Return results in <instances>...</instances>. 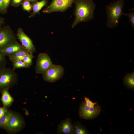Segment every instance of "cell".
Returning <instances> with one entry per match:
<instances>
[{
    "label": "cell",
    "instance_id": "cell-2",
    "mask_svg": "<svg viewBox=\"0 0 134 134\" xmlns=\"http://www.w3.org/2000/svg\"><path fill=\"white\" fill-rule=\"evenodd\" d=\"M124 4V0H118L106 6L108 27L113 28L117 26L120 17L124 13L123 10Z\"/></svg>",
    "mask_w": 134,
    "mask_h": 134
},
{
    "label": "cell",
    "instance_id": "cell-24",
    "mask_svg": "<svg viewBox=\"0 0 134 134\" xmlns=\"http://www.w3.org/2000/svg\"><path fill=\"white\" fill-rule=\"evenodd\" d=\"M6 10L4 6L3 0H0V13H5Z\"/></svg>",
    "mask_w": 134,
    "mask_h": 134
},
{
    "label": "cell",
    "instance_id": "cell-18",
    "mask_svg": "<svg viewBox=\"0 0 134 134\" xmlns=\"http://www.w3.org/2000/svg\"><path fill=\"white\" fill-rule=\"evenodd\" d=\"M73 132L76 134H85L87 133V132L83 126L78 123H76L73 127Z\"/></svg>",
    "mask_w": 134,
    "mask_h": 134
},
{
    "label": "cell",
    "instance_id": "cell-25",
    "mask_svg": "<svg viewBox=\"0 0 134 134\" xmlns=\"http://www.w3.org/2000/svg\"><path fill=\"white\" fill-rule=\"evenodd\" d=\"M7 63V61L6 60L0 62V72L2 69L6 67Z\"/></svg>",
    "mask_w": 134,
    "mask_h": 134
},
{
    "label": "cell",
    "instance_id": "cell-17",
    "mask_svg": "<svg viewBox=\"0 0 134 134\" xmlns=\"http://www.w3.org/2000/svg\"><path fill=\"white\" fill-rule=\"evenodd\" d=\"M47 3V1L46 0H42L35 3L33 6L34 13L35 14L38 13Z\"/></svg>",
    "mask_w": 134,
    "mask_h": 134
},
{
    "label": "cell",
    "instance_id": "cell-11",
    "mask_svg": "<svg viewBox=\"0 0 134 134\" xmlns=\"http://www.w3.org/2000/svg\"><path fill=\"white\" fill-rule=\"evenodd\" d=\"M59 133L70 134L73 133V126L71 119L67 118L62 121L58 128Z\"/></svg>",
    "mask_w": 134,
    "mask_h": 134
},
{
    "label": "cell",
    "instance_id": "cell-23",
    "mask_svg": "<svg viewBox=\"0 0 134 134\" xmlns=\"http://www.w3.org/2000/svg\"><path fill=\"white\" fill-rule=\"evenodd\" d=\"M85 103L86 105L90 107H94L96 105V103H94L91 101L88 98L85 97Z\"/></svg>",
    "mask_w": 134,
    "mask_h": 134
},
{
    "label": "cell",
    "instance_id": "cell-27",
    "mask_svg": "<svg viewBox=\"0 0 134 134\" xmlns=\"http://www.w3.org/2000/svg\"><path fill=\"white\" fill-rule=\"evenodd\" d=\"M10 0H3L4 6L6 9L8 5Z\"/></svg>",
    "mask_w": 134,
    "mask_h": 134
},
{
    "label": "cell",
    "instance_id": "cell-28",
    "mask_svg": "<svg viewBox=\"0 0 134 134\" xmlns=\"http://www.w3.org/2000/svg\"><path fill=\"white\" fill-rule=\"evenodd\" d=\"M5 56L0 51V62L6 60Z\"/></svg>",
    "mask_w": 134,
    "mask_h": 134
},
{
    "label": "cell",
    "instance_id": "cell-6",
    "mask_svg": "<svg viewBox=\"0 0 134 134\" xmlns=\"http://www.w3.org/2000/svg\"><path fill=\"white\" fill-rule=\"evenodd\" d=\"M75 0H53L43 12L51 13L55 12H63L70 7Z\"/></svg>",
    "mask_w": 134,
    "mask_h": 134
},
{
    "label": "cell",
    "instance_id": "cell-21",
    "mask_svg": "<svg viewBox=\"0 0 134 134\" xmlns=\"http://www.w3.org/2000/svg\"><path fill=\"white\" fill-rule=\"evenodd\" d=\"M124 15L127 16L129 18V21L130 22L133 29H134V12H131L128 13H124Z\"/></svg>",
    "mask_w": 134,
    "mask_h": 134
},
{
    "label": "cell",
    "instance_id": "cell-5",
    "mask_svg": "<svg viewBox=\"0 0 134 134\" xmlns=\"http://www.w3.org/2000/svg\"><path fill=\"white\" fill-rule=\"evenodd\" d=\"M64 69L60 65H53L46 72L42 74L43 79L45 81L54 82L59 80L63 77Z\"/></svg>",
    "mask_w": 134,
    "mask_h": 134
},
{
    "label": "cell",
    "instance_id": "cell-15",
    "mask_svg": "<svg viewBox=\"0 0 134 134\" xmlns=\"http://www.w3.org/2000/svg\"><path fill=\"white\" fill-rule=\"evenodd\" d=\"M12 113L7 111L0 118V127L8 130L9 120Z\"/></svg>",
    "mask_w": 134,
    "mask_h": 134
},
{
    "label": "cell",
    "instance_id": "cell-20",
    "mask_svg": "<svg viewBox=\"0 0 134 134\" xmlns=\"http://www.w3.org/2000/svg\"><path fill=\"white\" fill-rule=\"evenodd\" d=\"M33 54H29L25 56L22 61L30 67L33 64Z\"/></svg>",
    "mask_w": 134,
    "mask_h": 134
},
{
    "label": "cell",
    "instance_id": "cell-22",
    "mask_svg": "<svg viewBox=\"0 0 134 134\" xmlns=\"http://www.w3.org/2000/svg\"><path fill=\"white\" fill-rule=\"evenodd\" d=\"M23 7L24 9L29 11L32 9V6L29 1L28 0H25L23 4Z\"/></svg>",
    "mask_w": 134,
    "mask_h": 134
},
{
    "label": "cell",
    "instance_id": "cell-29",
    "mask_svg": "<svg viewBox=\"0 0 134 134\" xmlns=\"http://www.w3.org/2000/svg\"><path fill=\"white\" fill-rule=\"evenodd\" d=\"M22 0H13V2L15 4H18Z\"/></svg>",
    "mask_w": 134,
    "mask_h": 134
},
{
    "label": "cell",
    "instance_id": "cell-19",
    "mask_svg": "<svg viewBox=\"0 0 134 134\" xmlns=\"http://www.w3.org/2000/svg\"><path fill=\"white\" fill-rule=\"evenodd\" d=\"M13 68L15 69L20 68H29L30 67L22 60H19L12 62Z\"/></svg>",
    "mask_w": 134,
    "mask_h": 134
},
{
    "label": "cell",
    "instance_id": "cell-30",
    "mask_svg": "<svg viewBox=\"0 0 134 134\" xmlns=\"http://www.w3.org/2000/svg\"><path fill=\"white\" fill-rule=\"evenodd\" d=\"M3 22V19L0 17V27Z\"/></svg>",
    "mask_w": 134,
    "mask_h": 134
},
{
    "label": "cell",
    "instance_id": "cell-16",
    "mask_svg": "<svg viewBox=\"0 0 134 134\" xmlns=\"http://www.w3.org/2000/svg\"><path fill=\"white\" fill-rule=\"evenodd\" d=\"M123 82L127 87L134 89V71L130 73H127L124 76Z\"/></svg>",
    "mask_w": 134,
    "mask_h": 134
},
{
    "label": "cell",
    "instance_id": "cell-31",
    "mask_svg": "<svg viewBox=\"0 0 134 134\" xmlns=\"http://www.w3.org/2000/svg\"><path fill=\"white\" fill-rule=\"evenodd\" d=\"M29 1H31L32 2H34L36 1V0H28Z\"/></svg>",
    "mask_w": 134,
    "mask_h": 134
},
{
    "label": "cell",
    "instance_id": "cell-9",
    "mask_svg": "<svg viewBox=\"0 0 134 134\" xmlns=\"http://www.w3.org/2000/svg\"><path fill=\"white\" fill-rule=\"evenodd\" d=\"M16 42L14 36L7 28L0 30V51L9 45Z\"/></svg>",
    "mask_w": 134,
    "mask_h": 134
},
{
    "label": "cell",
    "instance_id": "cell-10",
    "mask_svg": "<svg viewBox=\"0 0 134 134\" xmlns=\"http://www.w3.org/2000/svg\"><path fill=\"white\" fill-rule=\"evenodd\" d=\"M23 121L20 116L13 113L9 120L8 130L13 132L18 130L23 125Z\"/></svg>",
    "mask_w": 134,
    "mask_h": 134
},
{
    "label": "cell",
    "instance_id": "cell-3",
    "mask_svg": "<svg viewBox=\"0 0 134 134\" xmlns=\"http://www.w3.org/2000/svg\"><path fill=\"white\" fill-rule=\"evenodd\" d=\"M18 76L15 70L13 68H3L0 72V91L8 89L15 85Z\"/></svg>",
    "mask_w": 134,
    "mask_h": 134
},
{
    "label": "cell",
    "instance_id": "cell-1",
    "mask_svg": "<svg viewBox=\"0 0 134 134\" xmlns=\"http://www.w3.org/2000/svg\"><path fill=\"white\" fill-rule=\"evenodd\" d=\"M75 18L71 27L81 22H87L94 18L96 5L93 0H75Z\"/></svg>",
    "mask_w": 134,
    "mask_h": 134
},
{
    "label": "cell",
    "instance_id": "cell-14",
    "mask_svg": "<svg viewBox=\"0 0 134 134\" xmlns=\"http://www.w3.org/2000/svg\"><path fill=\"white\" fill-rule=\"evenodd\" d=\"M30 53L24 48L16 53L8 56L9 59L12 63L19 60H22L24 57Z\"/></svg>",
    "mask_w": 134,
    "mask_h": 134
},
{
    "label": "cell",
    "instance_id": "cell-12",
    "mask_svg": "<svg viewBox=\"0 0 134 134\" xmlns=\"http://www.w3.org/2000/svg\"><path fill=\"white\" fill-rule=\"evenodd\" d=\"M24 48L17 42L8 45L0 52L5 56L13 54L19 51Z\"/></svg>",
    "mask_w": 134,
    "mask_h": 134
},
{
    "label": "cell",
    "instance_id": "cell-8",
    "mask_svg": "<svg viewBox=\"0 0 134 134\" xmlns=\"http://www.w3.org/2000/svg\"><path fill=\"white\" fill-rule=\"evenodd\" d=\"M17 35L24 48L30 53L33 54L35 52L36 50L31 39L21 29H19L18 30Z\"/></svg>",
    "mask_w": 134,
    "mask_h": 134
},
{
    "label": "cell",
    "instance_id": "cell-4",
    "mask_svg": "<svg viewBox=\"0 0 134 134\" xmlns=\"http://www.w3.org/2000/svg\"><path fill=\"white\" fill-rule=\"evenodd\" d=\"M51 58L46 53H40L38 55L35 67V71L37 74H42L53 65Z\"/></svg>",
    "mask_w": 134,
    "mask_h": 134
},
{
    "label": "cell",
    "instance_id": "cell-7",
    "mask_svg": "<svg viewBox=\"0 0 134 134\" xmlns=\"http://www.w3.org/2000/svg\"><path fill=\"white\" fill-rule=\"evenodd\" d=\"M101 111V107L98 105H96L94 107H90L82 102L80 106L79 114L83 119H90L93 118L99 115Z\"/></svg>",
    "mask_w": 134,
    "mask_h": 134
},
{
    "label": "cell",
    "instance_id": "cell-13",
    "mask_svg": "<svg viewBox=\"0 0 134 134\" xmlns=\"http://www.w3.org/2000/svg\"><path fill=\"white\" fill-rule=\"evenodd\" d=\"M8 89H5L1 92L2 93L1 101L3 107L6 108L10 106L14 101L13 97L8 92Z\"/></svg>",
    "mask_w": 134,
    "mask_h": 134
},
{
    "label": "cell",
    "instance_id": "cell-26",
    "mask_svg": "<svg viewBox=\"0 0 134 134\" xmlns=\"http://www.w3.org/2000/svg\"><path fill=\"white\" fill-rule=\"evenodd\" d=\"M7 111L6 108L0 107V118Z\"/></svg>",
    "mask_w": 134,
    "mask_h": 134
}]
</instances>
